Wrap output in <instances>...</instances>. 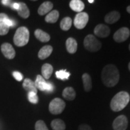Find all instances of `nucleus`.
<instances>
[{
	"mask_svg": "<svg viewBox=\"0 0 130 130\" xmlns=\"http://www.w3.org/2000/svg\"><path fill=\"white\" fill-rule=\"evenodd\" d=\"M119 77V72L115 65L107 64L102 70L101 79L107 87H112L116 86L118 83Z\"/></svg>",
	"mask_w": 130,
	"mask_h": 130,
	"instance_id": "nucleus-1",
	"label": "nucleus"
},
{
	"mask_svg": "<svg viewBox=\"0 0 130 130\" xmlns=\"http://www.w3.org/2000/svg\"><path fill=\"white\" fill-rule=\"evenodd\" d=\"M129 95L126 92L122 91L115 95L110 102L111 109L114 111H120L129 103Z\"/></svg>",
	"mask_w": 130,
	"mask_h": 130,
	"instance_id": "nucleus-2",
	"label": "nucleus"
},
{
	"mask_svg": "<svg viewBox=\"0 0 130 130\" xmlns=\"http://www.w3.org/2000/svg\"><path fill=\"white\" fill-rule=\"evenodd\" d=\"M30 38V32L25 27L17 29L13 37L14 43L17 46H24L28 43Z\"/></svg>",
	"mask_w": 130,
	"mask_h": 130,
	"instance_id": "nucleus-3",
	"label": "nucleus"
},
{
	"mask_svg": "<svg viewBox=\"0 0 130 130\" xmlns=\"http://www.w3.org/2000/svg\"><path fill=\"white\" fill-rule=\"evenodd\" d=\"M84 46L86 50L90 52H97L101 48L102 44L92 35H89L86 36L84 40Z\"/></svg>",
	"mask_w": 130,
	"mask_h": 130,
	"instance_id": "nucleus-4",
	"label": "nucleus"
},
{
	"mask_svg": "<svg viewBox=\"0 0 130 130\" xmlns=\"http://www.w3.org/2000/svg\"><path fill=\"white\" fill-rule=\"evenodd\" d=\"M66 104L60 98H56L51 101L49 105V111L53 115H59L64 110Z\"/></svg>",
	"mask_w": 130,
	"mask_h": 130,
	"instance_id": "nucleus-5",
	"label": "nucleus"
},
{
	"mask_svg": "<svg viewBox=\"0 0 130 130\" xmlns=\"http://www.w3.org/2000/svg\"><path fill=\"white\" fill-rule=\"evenodd\" d=\"M89 15L86 12L78 13L75 17L74 24L77 29H83L87 25L89 21Z\"/></svg>",
	"mask_w": 130,
	"mask_h": 130,
	"instance_id": "nucleus-6",
	"label": "nucleus"
},
{
	"mask_svg": "<svg viewBox=\"0 0 130 130\" xmlns=\"http://www.w3.org/2000/svg\"><path fill=\"white\" fill-rule=\"evenodd\" d=\"M130 35V31L127 27H122L119 29L113 35V39L116 42L121 43L128 39Z\"/></svg>",
	"mask_w": 130,
	"mask_h": 130,
	"instance_id": "nucleus-7",
	"label": "nucleus"
},
{
	"mask_svg": "<svg viewBox=\"0 0 130 130\" xmlns=\"http://www.w3.org/2000/svg\"><path fill=\"white\" fill-rule=\"evenodd\" d=\"M128 127L127 118L124 115H121L114 120L113 128L114 130H126Z\"/></svg>",
	"mask_w": 130,
	"mask_h": 130,
	"instance_id": "nucleus-8",
	"label": "nucleus"
},
{
	"mask_svg": "<svg viewBox=\"0 0 130 130\" xmlns=\"http://www.w3.org/2000/svg\"><path fill=\"white\" fill-rule=\"evenodd\" d=\"M94 33L98 37L101 38L107 37L110 34V29L105 24H100L97 25L94 29Z\"/></svg>",
	"mask_w": 130,
	"mask_h": 130,
	"instance_id": "nucleus-9",
	"label": "nucleus"
},
{
	"mask_svg": "<svg viewBox=\"0 0 130 130\" xmlns=\"http://www.w3.org/2000/svg\"><path fill=\"white\" fill-rule=\"evenodd\" d=\"M1 50L4 57L8 59H13L15 57L16 52L14 49L12 45L9 43H3L1 46Z\"/></svg>",
	"mask_w": 130,
	"mask_h": 130,
	"instance_id": "nucleus-10",
	"label": "nucleus"
},
{
	"mask_svg": "<svg viewBox=\"0 0 130 130\" xmlns=\"http://www.w3.org/2000/svg\"><path fill=\"white\" fill-rule=\"evenodd\" d=\"M121 18V14L118 11H112L107 13L105 16L104 21L108 24H113L116 23Z\"/></svg>",
	"mask_w": 130,
	"mask_h": 130,
	"instance_id": "nucleus-11",
	"label": "nucleus"
},
{
	"mask_svg": "<svg viewBox=\"0 0 130 130\" xmlns=\"http://www.w3.org/2000/svg\"><path fill=\"white\" fill-rule=\"evenodd\" d=\"M7 15L1 13H0V35L4 36L7 35L9 32L10 27L6 22V18Z\"/></svg>",
	"mask_w": 130,
	"mask_h": 130,
	"instance_id": "nucleus-12",
	"label": "nucleus"
},
{
	"mask_svg": "<svg viewBox=\"0 0 130 130\" xmlns=\"http://www.w3.org/2000/svg\"><path fill=\"white\" fill-rule=\"evenodd\" d=\"M66 47L67 51L70 54H74L77 51L78 44L75 39L69 37L66 42Z\"/></svg>",
	"mask_w": 130,
	"mask_h": 130,
	"instance_id": "nucleus-13",
	"label": "nucleus"
},
{
	"mask_svg": "<svg viewBox=\"0 0 130 130\" xmlns=\"http://www.w3.org/2000/svg\"><path fill=\"white\" fill-rule=\"evenodd\" d=\"M53 48L51 45H45L40 49L38 53V57L41 60L46 59L50 57L53 52Z\"/></svg>",
	"mask_w": 130,
	"mask_h": 130,
	"instance_id": "nucleus-14",
	"label": "nucleus"
},
{
	"mask_svg": "<svg viewBox=\"0 0 130 130\" xmlns=\"http://www.w3.org/2000/svg\"><path fill=\"white\" fill-rule=\"evenodd\" d=\"M53 8V4L50 1H45L40 5L38 9V13L43 16L48 13Z\"/></svg>",
	"mask_w": 130,
	"mask_h": 130,
	"instance_id": "nucleus-15",
	"label": "nucleus"
},
{
	"mask_svg": "<svg viewBox=\"0 0 130 130\" xmlns=\"http://www.w3.org/2000/svg\"><path fill=\"white\" fill-rule=\"evenodd\" d=\"M69 6L73 11L80 13L84 9V3L80 0H72L69 3Z\"/></svg>",
	"mask_w": 130,
	"mask_h": 130,
	"instance_id": "nucleus-16",
	"label": "nucleus"
},
{
	"mask_svg": "<svg viewBox=\"0 0 130 130\" xmlns=\"http://www.w3.org/2000/svg\"><path fill=\"white\" fill-rule=\"evenodd\" d=\"M24 89L26 91L28 92H35L36 93L37 92V89L36 87L35 82L32 81L31 79L29 78H25L24 79L23 84H22Z\"/></svg>",
	"mask_w": 130,
	"mask_h": 130,
	"instance_id": "nucleus-17",
	"label": "nucleus"
},
{
	"mask_svg": "<svg viewBox=\"0 0 130 130\" xmlns=\"http://www.w3.org/2000/svg\"><path fill=\"white\" fill-rule=\"evenodd\" d=\"M83 83L84 89L86 92H90L92 89V81L90 75L85 73L82 75Z\"/></svg>",
	"mask_w": 130,
	"mask_h": 130,
	"instance_id": "nucleus-18",
	"label": "nucleus"
},
{
	"mask_svg": "<svg viewBox=\"0 0 130 130\" xmlns=\"http://www.w3.org/2000/svg\"><path fill=\"white\" fill-rule=\"evenodd\" d=\"M36 87L40 91H46L48 83L46 82L42 76L38 75L35 82Z\"/></svg>",
	"mask_w": 130,
	"mask_h": 130,
	"instance_id": "nucleus-19",
	"label": "nucleus"
},
{
	"mask_svg": "<svg viewBox=\"0 0 130 130\" xmlns=\"http://www.w3.org/2000/svg\"><path fill=\"white\" fill-rule=\"evenodd\" d=\"M62 96L66 100L69 101H73L76 97L75 91L71 87H66L63 90Z\"/></svg>",
	"mask_w": 130,
	"mask_h": 130,
	"instance_id": "nucleus-20",
	"label": "nucleus"
},
{
	"mask_svg": "<svg viewBox=\"0 0 130 130\" xmlns=\"http://www.w3.org/2000/svg\"><path fill=\"white\" fill-rule=\"evenodd\" d=\"M19 7L18 10H17L18 13L22 18H28L30 16V10H29L27 6L24 3H19Z\"/></svg>",
	"mask_w": 130,
	"mask_h": 130,
	"instance_id": "nucleus-21",
	"label": "nucleus"
},
{
	"mask_svg": "<svg viewBox=\"0 0 130 130\" xmlns=\"http://www.w3.org/2000/svg\"><path fill=\"white\" fill-rule=\"evenodd\" d=\"M35 35L37 39L42 42H47L50 41V39H51L50 35H48L47 32L43 31L42 30H40V29H37L35 31Z\"/></svg>",
	"mask_w": 130,
	"mask_h": 130,
	"instance_id": "nucleus-22",
	"label": "nucleus"
},
{
	"mask_svg": "<svg viewBox=\"0 0 130 130\" xmlns=\"http://www.w3.org/2000/svg\"><path fill=\"white\" fill-rule=\"evenodd\" d=\"M53 72V67L51 64L45 63L42 67V74L44 79H48L51 77Z\"/></svg>",
	"mask_w": 130,
	"mask_h": 130,
	"instance_id": "nucleus-23",
	"label": "nucleus"
},
{
	"mask_svg": "<svg viewBox=\"0 0 130 130\" xmlns=\"http://www.w3.org/2000/svg\"><path fill=\"white\" fill-rule=\"evenodd\" d=\"M59 18V12L56 10L51 11L47 14L45 17V20L48 23H56Z\"/></svg>",
	"mask_w": 130,
	"mask_h": 130,
	"instance_id": "nucleus-24",
	"label": "nucleus"
},
{
	"mask_svg": "<svg viewBox=\"0 0 130 130\" xmlns=\"http://www.w3.org/2000/svg\"><path fill=\"white\" fill-rule=\"evenodd\" d=\"M51 126L53 130H65L66 129L64 122L60 119L53 120L51 122Z\"/></svg>",
	"mask_w": 130,
	"mask_h": 130,
	"instance_id": "nucleus-25",
	"label": "nucleus"
},
{
	"mask_svg": "<svg viewBox=\"0 0 130 130\" xmlns=\"http://www.w3.org/2000/svg\"><path fill=\"white\" fill-rule=\"evenodd\" d=\"M72 24V20L70 17H65L60 22V28L63 31H68Z\"/></svg>",
	"mask_w": 130,
	"mask_h": 130,
	"instance_id": "nucleus-26",
	"label": "nucleus"
},
{
	"mask_svg": "<svg viewBox=\"0 0 130 130\" xmlns=\"http://www.w3.org/2000/svg\"><path fill=\"white\" fill-rule=\"evenodd\" d=\"M56 77L58 79H60L61 80H65L69 78L70 76V73L68 72L66 70H60L57 71L56 72Z\"/></svg>",
	"mask_w": 130,
	"mask_h": 130,
	"instance_id": "nucleus-27",
	"label": "nucleus"
},
{
	"mask_svg": "<svg viewBox=\"0 0 130 130\" xmlns=\"http://www.w3.org/2000/svg\"><path fill=\"white\" fill-rule=\"evenodd\" d=\"M28 101L32 104H37L39 101V98L37 93L35 92H29L28 94Z\"/></svg>",
	"mask_w": 130,
	"mask_h": 130,
	"instance_id": "nucleus-28",
	"label": "nucleus"
},
{
	"mask_svg": "<svg viewBox=\"0 0 130 130\" xmlns=\"http://www.w3.org/2000/svg\"><path fill=\"white\" fill-rule=\"evenodd\" d=\"M35 130H49L43 121H38L35 124Z\"/></svg>",
	"mask_w": 130,
	"mask_h": 130,
	"instance_id": "nucleus-29",
	"label": "nucleus"
},
{
	"mask_svg": "<svg viewBox=\"0 0 130 130\" xmlns=\"http://www.w3.org/2000/svg\"><path fill=\"white\" fill-rule=\"evenodd\" d=\"M13 76L16 80L18 81H22V79H23V76H22V74L19 72H18V71H14L13 72Z\"/></svg>",
	"mask_w": 130,
	"mask_h": 130,
	"instance_id": "nucleus-30",
	"label": "nucleus"
},
{
	"mask_svg": "<svg viewBox=\"0 0 130 130\" xmlns=\"http://www.w3.org/2000/svg\"><path fill=\"white\" fill-rule=\"evenodd\" d=\"M78 130H92V128H90V126H89L88 125L86 124H81L79 126L78 129Z\"/></svg>",
	"mask_w": 130,
	"mask_h": 130,
	"instance_id": "nucleus-31",
	"label": "nucleus"
},
{
	"mask_svg": "<svg viewBox=\"0 0 130 130\" xmlns=\"http://www.w3.org/2000/svg\"><path fill=\"white\" fill-rule=\"evenodd\" d=\"M54 90V86L51 83H48V85H47L46 90V91L49 92H51Z\"/></svg>",
	"mask_w": 130,
	"mask_h": 130,
	"instance_id": "nucleus-32",
	"label": "nucleus"
},
{
	"mask_svg": "<svg viewBox=\"0 0 130 130\" xmlns=\"http://www.w3.org/2000/svg\"><path fill=\"white\" fill-rule=\"evenodd\" d=\"M11 7H12L13 9H15V10H18L19 9V4L18 3H14L12 4Z\"/></svg>",
	"mask_w": 130,
	"mask_h": 130,
	"instance_id": "nucleus-33",
	"label": "nucleus"
},
{
	"mask_svg": "<svg viewBox=\"0 0 130 130\" xmlns=\"http://www.w3.org/2000/svg\"><path fill=\"white\" fill-rule=\"evenodd\" d=\"M1 3L6 6H10V1L9 0H3V1H1Z\"/></svg>",
	"mask_w": 130,
	"mask_h": 130,
	"instance_id": "nucleus-34",
	"label": "nucleus"
},
{
	"mask_svg": "<svg viewBox=\"0 0 130 130\" xmlns=\"http://www.w3.org/2000/svg\"><path fill=\"white\" fill-rule=\"evenodd\" d=\"M126 11H127V12L128 13L130 14V6H128L127 8H126Z\"/></svg>",
	"mask_w": 130,
	"mask_h": 130,
	"instance_id": "nucleus-35",
	"label": "nucleus"
},
{
	"mask_svg": "<svg viewBox=\"0 0 130 130\" xmlns=\"http://www.w3.org/2000/svg\"><path fill=\"white\" fill-rule=\"evenodd\" d=\"M88 2L90 3H94V0H88Z\"/></svg>",
	"mask_w": 130,
	"mask_h": 130,
	"instance_id": "nucleus-36",
	"label": "nucleus"
},
{
	"mask_svg": "<svg viewBox=\"0 0 130 130\" xmlns=\"http://www.w3.org/2000/svg\"><path fill=\"white\" fill-rule=\"evenodd\" d=\"M128 68H129V70L130 71V62L129 63V64H128Z\"/></svg>",
	"mask_w": 130,
	"mask_h": 130,
	"instance_id": "nucleus-37",
	"label": "nucleus"
},
{
	"mask_svg": "<svg viewBox=\"0 0 130 130\" xmlns=\"http://www.w3.org/2000/svg\"><path fill=\"white\" fill-rule=\"evenodd\" d=\"M129 51H130V44L129 45Z\"/></svg>",
	"mask_w": 130,
	"mask_h": 130,
	"instance_id": "nucleus-38",
	"label": "nucleus"
}]
</instances>
